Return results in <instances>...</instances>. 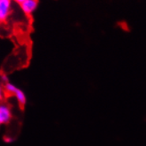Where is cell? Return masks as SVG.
I'll return each instance as SVG.
<instances>
[{
  "instance_id": "cell-1",
  "label": "cell",
  "mask_w": 146,
  "mask_h": 146,
  "mask_svg": "<svg viewBox=\"0 0 146 146\" xmlns=\"http://www.w3.org/2000/svg\"><path fill=\"white\" fill-rule=\"evenodd\" d=\"M13 0H0V22H5L12 12Z\"/></svg>"
},
{
  "instance_id": "cell-2",
  "label": "cell",
  "mask_w": 146,
  "mask_h": 146,
  "mask_svg": "<svg viewBox=\"0 0 146 146\" xmlns=\"http://www.w3.org/2000/svg\"><path fill=\"white\" fill-rule=\"evenodd\" d=\"M21 11L27 15H31L36 10L38 6V0H25L21 5Z\"/></svg>"
},
{
  "instance_id": "cell-3",
  "label": "cell",
  "mask_w": 146,
  "mask_h": 146,
  "mask_svg": "<svg viewBox=\"0 0 146 146\" xmlns=\"http://www.w3.org/2000/svg\"><path fill=\"white\" fill-rule=\"evenodd\" d=\"M12 119V111L7 105L0 104V125L9 123Z\"/></svg>"
},
{
  "instance_id": "cell-4",
  "label": "cell",
  "mask_w": 146,
  "mask_h": 146,
  "mask_svg": "<svg viewBox=\"0 0 146 146\" xmlns=\"http://www.w3.org/2000/svg\"><path fill=\"white\" fill-rule=\"evenodd\" d=\"M14 96H15L16 100L18 101V103L21 106H23L26 105V103H27V97H26L25 93L21 90H20V89L17 90L16 92L14 93Z\"/></svg>"
},
{
  "instance_id": "cell-5",
  "label": "cell",
  "mask_w": 146,
  "mask_h": 146,
  "mask_svg": "<svg viewBox=\"0 0 146 146\" xmlns=\"http://www.w3.org/2000/svg\"><path fill=\"white\" fill-rule=\"evenodd\" d=\"M18 90V88L16 86L11 82H7L5 84V88H4V91H5L6 93H9V94H13L16 92V90Z\"/></svg>"
},
{
  "instance_id": "cell-6",
  "label": "cell",
  "mask_w": 146,
  "mask_h": 146,
  "mask_svg": "<svg viewBox=\"0 0 146 146\" xmlns=\"http://www.w3.org/2000/svg\"><path fill=\"white\" fill-rule=\"evenodd\" d=\"M1 81L4 82V83H7V82H9V79H8V77L7 75H1Z\"/></svg>"
},
{
  "instance_id": "cell-7",
  "label": "cell",
  "mask_w": 146,
  "mask_h": 146,
  "mask_svg": "<svg viewBox=\"0 0 146 146\" xmlns=\"http://www.w3.org/2000/svg\"><path fill=\"white\" fill-rule=\"evenodd\" d=\"M4 141L5 143H13L14 141V139L13 138V137H9V136H5L4 138Z\"/></svg>"
},
{
  "instance_id": "cell-8",
  "label": "cell",
  "mask_w": 146,
  "mask_h": 146,
  "mask_svg": "<svg viewBox=\"0 0 146 146\" xmlns=\"http://www.w3.org/2000/svg\"><path fill=\"white\" fill-rule=\"evenodd\" d=\"M4 98V89L2 88V86L0 85V101H1Z\"/></svg>"
},
{
  "instance_id": "cell-9",
  "label": "cell",
  "mask_w": 146,
  "mask_h": 146,
  "mask_svg": "<svg viewBox=\"0 0 146 146\" xmlns=\"http://www.w3.org/2000/svg\"><path fill=\"white\" fill-rule=\"evenodd\" d=\"M13 1L15 2V3H17V4H19V5H21V3H23L25 0H13Z\"/></svg>"
}]
</instances>
